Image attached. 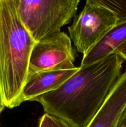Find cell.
Here are the masks:
<instances>
[{
    "label": "cell",
    "instance_id": "1",
    "mask_svg": "<svg viewBox=\"0 0 126 127\" xmlns=\"http://www.w3.org/2000/svg\"><path fill=\"white\" fill-rule=\"evenodd\" d=\"M124 62L116 53L85 66L56 90L38 97L45 114L72 127H86L121 75Z\"/></svg>",
    "mask_w": 126,
    "mask_h": 127
},
{
    "label": "cell",
    "instance_id": "2",
    "mask_svg": "<svg viewBox=\"0 0 126 127\" xmlns=\"http://www.w3.org/2000/svg\"><path fill=\"white\" fill-rule=\"evenodd\" d=\"M21 21L15 0H0V86L6 107H18L35 44Z\"/></svg>",
    "mask_w": 126,
    "mask_h": 127
},
{
    "label": "cell",
    "instance_id": "3",
    "mask_svg": "<svg viewBox=\"0 0 126 127\" xmlns=\"http://www.w3.org/2000/svg\"><path fill=\"white\" fill-rule=\"evenodd\" d=\"M21 21L36 42L61 31L75 16L80 0H15Z\"/></svg>",
    "mask_w": 126,
    "mask_h": 127
},
{
    "label": "cell",
    "instance_id": "4",
    "mask_svg": "<svg viewBox=\"0 0 126 127\" xmlns=\"http://www.w3.org/2000/svg\"><path fill=\"white\" fill-rule=\"evenodd\" d=\"M118 22L108 9L86 2L82 11L68 27L70 38L83 57L95 47Z\"/></svg>",
    "mask_w": 126,
    "mask_h": 127
},
{
    "label": "cell",
    "instance_id": "5",
    "mask_svg": "<svg viewBox=\"0 0 126 127\" xmlns=\"http://www.w3.org/2000/svg\"><path fill=\"white\" fill-rule=\"evenodd\" d=\"M74 61L71 39L59 31L36 42L30 58L28 76L43 71L74 68Z\"/></svg>",
    "mask_w": 126,
    "mask_h": 127
},
{
    "label": "cell",
    "instance_id": "6",
    "mask_svg": "<svg viewBox=\"0 0 126 127\" xmlns=\"http://www.w3.org/2000/svg\"><path fill=\"white\" fill-rule=\"evenodd\" d=\"M126 107V71L121 74L108 96L86 127H117Z\"/></svg>",
    "mask_w": 126,
    "mask_h": 127
},
{
    "label": "cell",
    "instance_id": "7",
    "mask_svg": "<svg viewBox=\"0 0 126 127\" xmlns=\"http://www.w3.org/2000/svg\"><path fill=\"white\" fill-rule=\"evenodd\" d=\"M79 70V67L67 69L43 71L28 76L21 94V102L33 101L38 97L56 90Z\"/></svg>",
    "mask_w": 126,
    "mask_h": 127
},
{
    "label": "cell",
    "instance_id": "8",
    "mask_svg": "<svg viewBox=\"0 0 126 127\" xmlns=\"http://www.w3.org/2000/svg\"><path fill=\"white\" fill-rule=\"evenodd\" d=\"M126 40V20L118 22L101 41L82 57L80 66L88 65L112 54Z\"/></svg>",
    "mask_w": 126,
    "mask_h": 127
},
{
    "label": "cell",
    "instance_id": "9",
    "mask_svg": "<svg viewBox=\"0 0 126 127\" xmlns=\"http://www.w3.org/2000/svg\"><path fill=\"white\" fill-rule=\"evenodd\" d=\"M86 2L111 11L117 17L118 22L126 20V0H86Z\"/></svg>",
    "mask_w": 126,
    "mask_h": 127
},
{
    "label": "cell",
    "instance_id": "10",
    "mask_svg": "<svg viewBox=\"0 0 126 127\" xmlns=\"http://www.w3.org/2000/svg\"><path fill=\"white\" fill-rule=\"evenodd\" d=\"M38 127H72L64 120L48 114L40 119Z\"/></svg>",
    "mask_w": 126,
    "mask_h": 127
},
{
    "label": "cell",
    "instance_id": "11",
    "mask_svg": "<svg viewBox=\"0 0 126 127\" xmlns=\"http://www.w3.org/2000/svg\"><path fill=\"white\" fill-rule=\"evenodd\" d=\"M114 53L118 55L124 61H126V40L114 52Z\"/></svg>",
    "mask_w": 126,
    "mask_h": 127
},
{
    "label": "cell",
    "instance_id": "12",
    "mask_svg": "<svg viewBox=\"0 0 126 127\" xmlns=\"http://www.w3.org/2000/svg\"><path fill=\"white\" fill-rule=\"evenodd\" d=\"M118 126L126 127V107L125 108L124 110L123 111V112H122L121 118H120Z\"/></svg>",
    "mask_w": 126,
    "mask_h": 127
},
{
    "label": "cell",
    "instance_id": "13",
    "mask_svg": "<svg viewBox=\"0 0 126 127\" xmlns=\"http://www.w3.org/2000/svg\"><path fill=\"white\" fill-rule=\"evenodd\" d=\"M5 107H5L4 103L3 97H2V91H1V86H0V116H1V113L3 111V110L4 109Z\"/></svg>",
    "mask_w": 126,
    "mask_h": 127
},
{
    "label": "cell",
    "instance_id": "14",
    "mask_svg": "<svg viewBox=\"0 0 126 127\" xmlns=\"http://www.w3.org/2000/svg\"><path fill=\"white\" fill-rule=\"evenodd\" d=\"M117 127H121V126H118Z\"/></svg>",
    "mask_w": 126,
    "mask_h": 127
}]
</instances>
